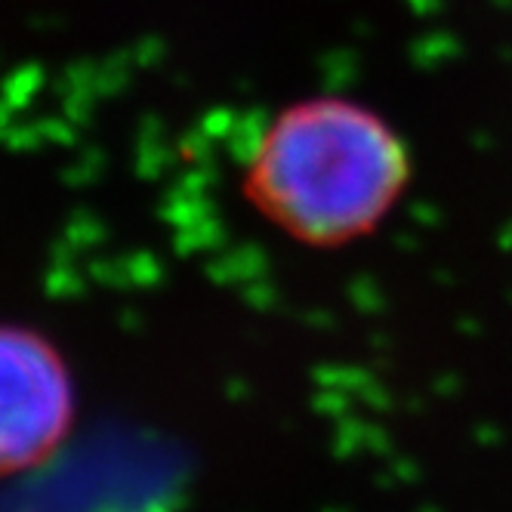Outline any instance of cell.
I'll list each match as a JSON object with an SVG mask.
<instances>
[{
  "label": "cell",
  "instance_id": "1",
  "mask_svg": "<svg viewBox=\"0 0 512 512\" xmlns=\"http://www.w3.org/2000/svg\"><path fill=\"white\" fill-rule=\"evenodd\" d=\"M411 182V152L374 108L318 96L287 105L244 167V198L284 235L340 247L371 235Z\"/></svg>",
  "mask_w": 512,
  "mask_h": 512
},
{
  "label": "cell",
  "instance_id": "2",
  "mask_svg": "<svg viewBox=\"0 0 512 512\" xmlns=\"http://www.w3.org/2000/svg\"><path fill=\"white\" fill-rule=\"evenodd\" d=\"M71 420L59 352L25 327H0V475L38 463Z\"/></svg>",
  "mask_w": 512,
  "mask_h": 512
}]
</instances>
